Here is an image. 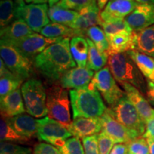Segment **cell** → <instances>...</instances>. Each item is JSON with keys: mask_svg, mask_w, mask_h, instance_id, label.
<instances>
[{"mask_svg": "<svg viewBox=\"0 0 154 154\" xmlns=\"http://www.w3.org/2000/svg\"><path fill=\"white\" fill-rule=\"evenodd\" d=\"M136 50L154 58V24L137 33Z\"/></svg>", "mask_w": 154, "mask_h": 154, "instance_id": "25", "label": "cell"}, {"mask_svg": "<svg viewBox=\"0 0 154 154\" xmlns=\"http://www.w3.org/2000/svg\"><path fill=\"white\" fill-rule=\"evenodd\" d=\"M101 21V10L94 0L89 5L79 11V16L72 29L78 32L79 36H84L88 29L100 25Z\"/></svg>", "mask_w": 154, "mask_h": 154, "instance_id": "16", "label": "cell"}, {"mask_svg": "<svg viewBox=\"0 0 154 154\" xmlns=\"http://www.w3.org/2000/svg\"><path fill=\"white\" fill-rule=\"evenodd\" d=\"M142 137L146 139H154V116L146 122V131Z\"/></svg>", "mask_w": 154, "mask_h": 154, "instance_id": "41", "label": "cell"}, {"mask_svg": "<svg viewBox=\"0 0 154 154\" xmlns=\"http://www.w3.org/2000/svg\"><path fill=\"white\" fill-rule=\"evenodd\" d=\"M86 40L88 44V57L86 67L97 72L105 67L109 60V55L101 52L89 38H86Z\"/></svg>", "mask_w": 154, "mask_h": 154, "instance_id": "27", "label": "cell"}, {"mask_svg": "<svg viewBox=\"0 0 154 154\" xmlns=\"http://www.w3.org/2000/svg\"><path fill=\"white\" fill-rule=\"evenodd\" d=\"M49 7L47 4H29L17 5V19H22L34 32H40L49 24Z\"/></svg>", "mask_w": 154, "mask_h": 154, "instance_id": "10", "label": "cell"}, {"mask_svg": "<svg viewBox=\"0 0 154 154\" xmlns=\"http://www.w3.org/2000/svg\"><path fill=\"white\" fill-rule=\"evenodd\" d=\"M96 3H97L98 7L100 9V10H103L105 8L106 5H107V3L109 2L110 0H96Z\"/></svg>", "mask_w": 154, "mask_h": 154, "instance_id": "45", "label": "cell"}, {"mask_svg": "<svg viewBox=\"0 0 154 154\" xmlns=\"http://www.w3.org/2000/svg\"><path fill=\"white\" fill-rule=\"evenodd\" d=\"M73 119L100 118L106 110L101 95L91 84L69 91Z\"/></svg>", "mask_w": 154, "mask_h": 154, "instance_id": "2", "label": "cell"}, {"mask_svg": "<svg viewBox=\"0 0 154 154\" xmlns=\"http://www.w3.org/2000/svg\"><path fill=\"white\" fill-rule=\"evenodd\" d=\"M139 4H154V0H135Z\"/></svg>", "mask_w": 154, "mask_h": 154, "instance_id": "48", "label": "cell"}, {"mask_svg": "<svg viewBox=\"0 0 154 154\" xmlns=\"http://www.w3.org/2000/svg\"><path fill=\"white\" fill-rule=\"evenodd\" d=\"M15 2H16L19 6L25 5V0H16Z\"/></svg>", "mask_w": 154, "mask_h": 154, "instance_id": "50", "label": "cell"}, {"mask_svg": "<svg viewBox=\"0 0 154 154\" xmlns=\"http://www.w3.org/2000/svg\"><path fill=\"white\" fill-rule=\"evenodd\" d=\"M63 38H51L46 37L42 34L34 33L26 37L8 43L14 46L22 54L34 61L37 55L51 44L58 42Z\"/></svg>", "mask_w": 154, "mask_h": 154, "instance_id": "11", "label": "cell"}, {"mask_svg": "<svg viewBox=\"0 0 154 154\" xmlns=\"http://www.w3.org/2000/svg\"><path fill=\"white\" fill-rule=\"evenodd\" d=\"M100 26H101L102 29L104 32L106 36H110L124 32H134L129 25L127 24L125 19L108 22H101Z\"/></svg>", "mask_w": 154, "mask_h": 154, "instance_id": "32", "label": "cell"}, {"mask_svg": "<svg viewBox=\"0 0 154 154\" xmlns=\"http://www.w3.org/2000/svg\"><path fill=\"white\" fill-rule=\"evenodd\" d=\"M90 84L99 92L104 101L111 108L126 96L118 86L109 66H105L94 74Z\"/></svg>", "mask_w": 154, "mask_h": 154, "instance_id": "8", "label": "cell"}, {"mask_svg": "<svg viewBox=\"0 0 154 154\" xmlns=\"http://www.w3.org/2000/svg\"><path fill=\"white\" fill-rule=\"evenodd\" d=\"M48 14L52 22L65 25L71 28H72L79 16L78 11L62 8L57 5L49 7Z\"/></svg>", "mask_w": 154, "mask_h": 154, "instance_id": "24", "label": "cell"}, {"mask_svg": "<svg viewBox=\"0 0 154 154\" xmlns=\"http://www.w3.org/2000/svg\"><path fill=\"white\" fill-rule=\"evenodd\" d=\"M46 91L48 116L68 127L72 121L70 111L71 101L67 89L59 84H54L46 88Z\"/></svg>", "mask_w": 154, "mask_h": 154, "instance_id": "4", "label": "cell"}, {"mask_svg": "<svg viewBox=\"0 0 154 154\" xmlns=\"http://www.w3.org/2000/svg\"><path fill=\"white\" fill-rule=\"evenodd\" d=\"M106 37L109 43V56L136 50L137 44L136 32H124Z\"/></svg>", "mask_w": 154, "mask_h": 154, "instance_id": "18", "label": "cell"}, {"mask_svg": "<svg viewBox=\"0 0 154 154\" xmlns=\"http://www.w3.org/2000/svg\"><path fill=\"white\" fill-rule=\"evenodd\" d=\"M97 136L100 154H110L113 146L116 144L115 140L103 131L99 133Z\"/></svg>", "mask_w": 154, "mask_h": 154, "instance_id": "38", "label": "cell"}, {"mask_svg": "<svg viewBox=\"0 0 154 154\" xmlns=\"http://www.w3.org/2000/svg\"><path fill=\"white\" fill-rule=\"evenodd\" d=\"M98 134L82 138L85 154H100L98 143Z\"/></svg>", "mask_w": 154, "mask_h": 154, "instance_id": "39", "label": "cell"}, {"mask_svg": "<svg viewBox=\"0 0 154 154\" xmlns=\"http://www.w3.org/2000/svg\"><path fill=\"white\" fill-rule=\"evenodd\" d=\"M0 139L1 142L26 144L30 141V139L18 134L11 127L6 119L1 116L0 120Z\"/></svg>", "mask_w": 154, "mask_h": 154, "instance_id": "29", "label": "cell"}, {"mask_svg": "<svg viewBox=\"0 0 154 154\" xmlns=\"http://www.w3.org/2000/svg\"><path fill=\"white\" fill-rule=\"evenodd\" d=\"M17 4L13 0L0 2V25L1 28L10 24L17 19Z\"/></svg>", "mask_w": 154, "mask_h": 154, "instance_id": "31", "label": "cell"}, {"mask_svg": "<svg viewBox=\"0 0 154 154\" xmlns=\"http://www.w3.org/2000/svg\"><path fill=\"white\" fill-rule=\"evenodd\" d=\"M94 1V0H60L57 5L62 8L79 12Z\"/></svg>", "mask_w": 154, "mask_h": 154, "instance_id": "37", "label": "cell"}, {"mask_svg": "<svg viewBox=\"0 0 154 154\" xmlns=\"http://www.w3.org/2000/svg\"><path fill=\"white\" fill-rule=\"evenodd\" d=\"M34 31L22 19H17L10 24L1 28V42L11 43L34 34Z\"/></svg>", "mask_w": 154, "mask_h": 154, "instance_id": "22", "label": "cell"}, {"mask_svg": "<svg viewBox=\"0 0 154 154\" xmlns=\"http://www.w3.org/2000/svg\"><path fill=\"white\" fill-rule=\"evenodd\" d=\"M16 131L24 137L32 139L37 137V120L27 113L16 116L11 118H5Z\"/></svg>", "mask_w": 154, "mask_h": 154, "instance_id": "21", "label": "cell"}, {"mask_svg": "<svg viewBox=\"0 0 154 154\" xmlns=\"http://www.w3.org/2000/svg\"><path fill=\"white\" fill-rule=\"evenodd\" d=\"M58 149L61 154H85L80 138L75 136L68 138L63 146Z\"/></svg>", "mask_w": 154, "mask_h": 154, "instance_id": "34", "label": "cell"}, {"mask_svg": "<svg viewBox=\"0 0 154 154\" xmlns=\"http://www.w3.org/2000/svg\"><path fill=\"white\" fill-rule=\"evenodd\" d=\"M0 76H14V74L9 70L8 68L6 66L5 62L2 59H0ZM16 77V76H15Z\"/></svg>", "mask_w": 154, "mask_h": 154, "instance_id": "44", "label": "cell"}, {"mask_svg": "<svg viewBox=\"0 0 154 154\" xmlns=\"http://www.w3.org/2000/svg\"><path fill=\"white\" fill-rule=\"evenodd\" d=\"M72 136L79 138L99 134L102 131L100 118H77L67 127Z\"/></svg>", "mask_w": 154, "mask_h": 154, "instance_id": "17", "label": "cell"}, {"mask_svg": "<svg viewBox=\"0 0 154 154\" xmlns=\"http://www.w3.org/2000/svg\"><path fill=\"white\" fill-rule=\"evenodd\" d=\"M128 153L127 154H150L149 146L147 140L143 137L135 138L127 143Z\"/></svg>", "mask_w": 154, "mask_h": 154, "instance_id": "35", "label": "cell"}, {"mask_svg": "<svg viewBox=\"0 0 154 154\" xmlns=\"http://www.w3.org/2000/svg\"><path fill=\"white\" fill-rule=\"evenodd\" d=\"M21 91L29 114L38 119L47 115V91L41 81L29 79L22 84Z\"/></svg>", "mask_w": 154, "mask_h": 154, "instance_id": "5", "label": "cell"}, {"mask_svg": "<svg viewBox=\"0 0 154 154\" xmlns=\"http://www.w3.org/2000/svg\"><path fill=\"white\" fill-rule=\"evenodd\" d=\"M148 79L150 80V81H151V82H154V71H153V72H152V74H151V75H150L149 78Z\"/></svg>", "mask_w": 154, "mask_h": 154, "instance_id": "51", "label": "cell"}, {"mask_svg": "<svg viewBox=\"0 0 154 154\" xmlns=\"http://www.w3.org/2000/svg\"><path fill=\"white\" fill-rule=\"evenodd\" d=\"M127 153H128V146H127V143L115 144L110 153V154H127Z\"/></svg>", "mask_w": 154, "mask_h": 154, "instance_id": "43", "label": "cell"}, {"mask_svg": "<svg viewBox=\"0 0 154 154\" xmlns=\"http://www.w3.org/2000/svg\"><path fill=\"white\" fill-rule=\"evenodd\" d=\"M138 5L135 0H110L101 11V22L125 19Z\"/></svg>", "mask_w": 154, "mask_h": 154, "instance_id": "13", "label": "cell"}, {"mask_svg": "<svg viewBox=\"0 0 154 154\" xmlns=\"http://www.w3.org/2000/svg\"><path fill=\"white\" fill-rule=\"evenodd\" d=\"M37 124L38 139L57 148L63 146L64 142L72 136L66 126L49 116L37 119Z\"/></svg>", "mask_w": 154, "mask_h": 154, "instance_id": "9", "label": "cell"}, {"mask_svg": "<svg viewBox=\"0 0 154 154\" xmlns=\"http://www.w3.org/2000/svg\"><path fill=\"white\" fill-rule=\"evenodd\" d=\"M32 150L17 143L9 142H1L0 154H32Z\"/></svg>", "mask_w": 154, "mask_h": 154, "instance_id": "36", "label": "cell"}, {"mask_svg": "<svg viewBox=\"0 0 154 154\" xmlns=\"http://www.w3.org/2000/svg\"><path fill=\"white\" fill-rule=\"evenodd\" d=\"M100 119L102 131L112 138L116 143H128L135 138H138L116 119L109 108H107Z\"/></svg>", "mask_w": 154, "mask_h": 154, "instance_id": "12", "label": "cell"}, {"mask_svg": "<svg viewBox=\"0 0 154 154\" xmlns=\"http://www.w3.org/2000/svg\"><path fill=\"white\" fill-rule=\"evenodd\" d=\"M24 81L15 76H3L0 79V98L19 89Z\"/></svg>", "mask_w": 154, "mask_h": 154, "instance_id": "33", "label": "cell"}, {"mask_svg": "<svg viewBox=\"0 0 154 154\" xmlns=\"http://www.w3.org/2000/svg\"><path fill=\"white\" fill-rule=\"evenodd\" d=\"M121 85L124 88L127 98L137 109L145 122L153 116L154 109L139 90L128 84H122Z\"/></svg>", "mask_w": 154, "mask_h": 154, "instance_id": "19", "label": "cell"}, {"mask_svg": "<svg viewBox=\"0 0 154 154\" xmlns=\"http://www.w3.org/2000/svg\"><path fill=\"white\" fill-rule=\"evenodd\" d=\"M70 50L79 67H86L88 57V44L83 36H75L70 40Z\"/></svg>", "mask_w": 154, "mask_h": 154, "instance_id": "23", "label": "cell"}, {"mask_svg": "<svg viewBox=\"0 0 154 154\" xmlns=\"http://www.w3.org/2000/svg\"><path fill=\"white\" fill-rule=\"evenodd\" d=\"M127 54L133 59L144 77L149 79L154 71V58L137 50H130L127 51Z\"/></svg>", "mask_w": 154, "mask_h": 154, "instance_id": "28", "label": "cell"}, {"mask_svg": "<svg viewBox=\"0 0 154 154\" xmlns=\"http://www.w3.org/2000/svg\"><path fill=\"white\" fill-rule=\"evenodd\" d=\"M32 154H61L59 149L47 143H38L34 146Z\"/></svg>", "mask_w": 154, "mask_h": 154, "instance_id": "40", "label": "cell"}, {"mask_svg": "<svg viewBox=\"0 0 154 154\" xmlns=\"http://www.w3.org/2000/svg\"><path fill=\"white\" fill-rule=\"evenodd\" d=\"M125 21L136 33L152 26L154 24V4H139Z\"/></svg>", "mask_w": 154, "mask_h": 154, "instance_id": "14", "label": "cell"}, {"mask_svg": "<svg viewBox=\"0 0 154 154\" xmlns=\"http://www.w3.org/2000/svg\"><path fill=\"white\" fill-rule=\"evenodd\" d=\"M149 146L150 154H154V139H146Z\"/></svg>", "mask_w": 154, "mask_h": 154, "instance_id": "47", "label": "cell"}, {"mask_svg": "<svg viewBox=\"0 0 154 154\" xmlns=\"http://www.w3.org/2000/svg\"><path fill=\"white\" fill-rule=\"evenodd\" d=\"M49 2V0H25L26 4H47Z\"/></svg>", "mask_w": 154, "mask_h": 154, "instance_id": "46", "label": "cell"}, {"mask_svg": "<svg viewBox=\"0 0 154 154\" xmlns=\"http://www.w3.org/2000/svg\"><path fill=\"white\" fill-rule=\"evenodd\" d=\"M109 109L116 119L131 132L137 137L143 136L146 131L145 121L126 96L121 98L116 104Z\"/></svg>", "mask_w": 154, "mask_h": 154, "instance_id": "6", "label": "cell"}, {"mask_svg": "<svg viewBox=\"0 0 154 154\" xmlns=\"http://www.w3.org/2000/svg\"><path fill=\"white\" fill-rule=\"evenodd\" d=\"M69 38L51 44L34 60V67L51 82H57L69 69L76 67Z\"/></svg>", "mask_w": 154, "mask_h": 154, "instance_id": "1", "label": "cell"}, {"mask_svg": "<svg viewBox=\"0 0 154 154\" xmlns=\"http://www.w3.org/2000/svg\"><path fill=\"white\" fill-rule=\"evenodd\" d=\"M60 0H49V7H52V6L57 5V4L59 2Z\"/></svg>", "mask_w": 154, "mask_h": 154, "instance_id": "49", "label": "cell"}, {"mask_svg": "<svg viewBox=\"0 0 154 154\" xmlns=\"http://www.w3.org/2000/svg\"><path fill=\"white\" fill-rule=\"evenodd\" d=\"M94 76V71L87 67H74L67 71L57 82L66 89H76L89 85Z\"/></svg>", "mask_w": 154, "mask_h": 154, "instance_id": "15", "label": "cell"}, {"mask_svg": "<svg viewBox=\"0 0 154 154\" xmlns=\"http://www.w3.org/2000/svg\"><path fill=\"white\" fill-rule=\"evenodd\" d=\"M1 116L11 118L26 112L24 102L20 88L1 98Z\"/></svg>", "mask_w": 154, "mask_h": 154, "instance_id": "20", "label": "cell"}, {"mask_svg": "<svg viewBox=\"0 0 154 154\" xmlns=\"http://www.w3.org/2000/svg\"><path fill=\"white\" fill-rule=\"evenodd\" d=\"M148 101L150 104L154 106V82L147 80V91H146Z\"/></svg>", "mask_w": 154, "mask_h": 154, "instance_id": "42", "label": "cell"}, {"mask_svg": "<svg viewBox=\"0 0 154 154\" xmlns=\"http://www.w3.org/2000/svg\"><path fill=\"white\" fill-rule=\"evenodd\" d=\"M1 59L14 76L21 80L30 78L33 72L34 61L22 54L10 44L1 42Z\"/></svg>", "mask_w": 154, "mask_h": 154, "instance_id": "7", "label": "cell"}, {"mask_svg": "<svg viewBox=\"0 0 154 154\" xmlns=\"http://www.w3.org/2000/svg\"><path fill=\"white\" fill-rule=\"evenodd\" d=\"M42 35L51 38H66L79 36L74 29L58 23H49L40 32Z\"/></svg>", "mask_w": 154, "mask_h": 154, "instance_id": "26", "label": "cell"}, {"mask_svg": "<svg viewBox=\"0 0 154 154\" xmlns=\"http://www.w3.org/2000/svg\"><path fill=\"white\" fill-rule=\"evenodd\" d=\"M86 38H88L93 42L101 52L109 55L108 52L109 50V43L104 32L101 28L98 26H92L86 31Z\"/></svg>", "mask_w": 154, "mask_h": 154, "instance_id": "30", "label": "cell"}, {"mask_svg": "<svg viewBox=\"0 0 154 154\" xmlns=\"http://www.w3.org/2000/svg\"><path fill=\"white\" fill-rule=\"evenodd\" d=\"M108 66L119 84H131L143 94H146L147 82L127 52L109 56Z\"/></svg>", "mask_w": 154, "mask_h": 154, "instance_id": "3", "label": "cell"}]
</instances>
